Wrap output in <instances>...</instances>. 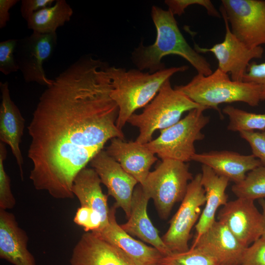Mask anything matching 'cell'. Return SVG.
I'll return each instance as SVG.
<instances>
[{"label": "cell", "instance_id": "2e32d148", "mask_svg": "<svg viewBox=\"0 0 265 265\" xmlns=\"http://www.w3.org/2000/svg\"><path fill=\"white\" fill-rule=\"evenodd\" d=\"M116 208L110 209L108 224L104 229L93 233L101 239L121 249L136 265H155L160 263L163 257L156 248L132 238L116 221Z\"/></svg>", "mask_w": 265, "mask_h": 265}, {"label": "cell", "instance_id": "d6986e66", "mask_svg": "<svg viewBox=\"0 0 265 265\" xmlns=\"http://www.w3.org/2000/svg\"><path fill=\"white\" fill-rule=\"evenodd\" d=\"M191 160L209 166L217 175L226 177L235 184L241 182L247 172L261 165L260 160L252 154L244 155L226 150L195 153Z\"/></svg>", "mask_w": 265, "mask_h": 265}, {"label": "cell", "instance_id": "277c9868", "mask_svg": "<svg viewBox=\"0 0 265 265\" xmlns=\"http://www.w3.org/2000/svg\"><path fill=\"white\" fill-rule=\"evenodd\" d=\"M174 88L196 104L217 110L220 115L218 106L221 104L240 102L256 106L261 101L259 85L234 81L218 68L208 76L197 73L187 84Z\"/></svg>", "mask_w": 265, "mask_h": 265}, {"label": "cell", "instance_id": "836d02e7", "mask_svg": "<svg viewBox=\"0 0 265 265\" xmlns=\"http://www.w3.org/2000/svg\"><path fill=\"white\" fill-rule=\"evenodd\" d=\"M242 81L251 82L261 87V101L265 100V62H251L248 66Z\"/></svg>", "mask_w": 265, "mask_h": 265}, {"label": "cell", "instance_id": "d4e9b609", "mask_svg": "<svg viewBox=\"0 0 265 265\" xmlns=\"http://www.w3.org/2000/svg\"><path fill=\"white\" fill-rule=\"evenodd\" d=\"M229 123L227 130L239 132L243 131H265V113H256L228 105L222 109Z\"/></svg>", "mask_w": 265, "mask_h": 265}, {"label": "cell", "instance_id": "44dd1931", "mask_svg": "<svg viewBox=\"0 0 265 265\" xmlns=\"http://www.w3.org/2000/svg\"><path fill=\"white\" fill-rule=\"evenodd\" d=\"M28 238L13 214L0 209V257L14 265H36Z\"/></svg>", "mask_w": 265, "mask_h": 265}, {"label": "cell", "instance_id": "e0dca14e", "mask_svg": "<svg viewBox=\"0 0 265 265\" xmlns=\"http://www.w3.org/2000/svg\"><path fill=\"white\" fill-rule=\"evenodd\" d=\"M106 151L140 185L144 182L151 166L158 159L144 144L135 141L126 142L118 137L110 140Z\"/></svg>", "mask_w": 265, "mask_h": 265}, {"label": "cell", "instance_id": "5b68a950", "mask_svg": "<svg viewBox=\"0 0 265 265\" xmlns=\"http://www.w3.org/2000/svg\"><path fill=\"white\" fill-rule=\"evenodd\" d=\"M201 106L181 91L173 88L168 80L143 111L140 114L133 113L127 122L139 129L135 141L145 144L152 140L156 131L172 126L180 120L184 112Z\"/></svg>", "mask_w": 265, "mask_h": 265}, {"label": "cell", "instance_id": "30bf717a", "mask_svg": "<svg viewBox=\"0 0 265 265\" xmlns=\"http://www.w3.org/2000/svg\"><path fill=\"white\" fill-rule=\"evenodd\" d=\"M57 39L56 33L36 32L18 39L15 56L26 82H35L46 87L53 83V80L47 77L43 65L53 54Z\"/></svg>", "mask_w": 265, "mask_h": 265}, {"label": "cell", "instance_id": "ac0fdd59", "mask_svg": "<svg viewBox=\"0 0 265 265\" xmlns=\"http://www.w3.org/2000/svg\"><path fill=\"white\" fill-rule=\"evenodd\" d=\"M150 199L139 184L135 187L132 199L131 214L128 221L120 225L130 235L137 237L142 241L150 244L163 256L172 253L160 237L159 232L149 218L147 205Z\"/></svg>", "mask_w": 265, "mask_h": 265}, {"label": "cell", "instance_id": "52a82bcc", "mask_svg": "<svg viewBox=\"0 0 265 265\" xmlns=\"http://www.w3.org/2000/svg\"><path fill=\"white\" fill-rule=\"evenodd\" d=\"M193 179L189 165L186 162L165 159L155 170L150 172L141 185L144 191L153 200L159 216L165 219L174 205L183 200L188 182Z\"/></svg>", "mask_w": 265, "mask_h": 265}, {"label": "cell", "instance_id": "ba28073f", "mask_svg": "<svg viewBox=\"0 0 265 265\" xmlns=\"http://www.w3.org/2000/svg\"><path fill=\"white\" fill-rule=\"evenodd\" d=\"M232 33L247 47L265 45V0H222Z\"/></svg>", "mask_w": 265, "mask_h": 265}, {"label": "cell", "instance_id": "4dcf8cb0", "mask_svg": "<svg viewBox=\"0 0 265 265\" xmlns=\"http://www.w3.org/2000/svg\"><path fill=\"white\" fill-rule=\"evenodd\" d=\"M74 222L86 232H95L100 230L102 219L100 214L92 209L80 206L76 212Z\"/></svg>", "mask_w": 265, "mask_h": 265}, {"label": "cell", "instance_id": "cb8c5ba5", "mask_svg": "<svg viewBox=\"0 0 265 265\" xmlns=\"http://www.w3.org/2000/svg\"><path fill=\"white\" fill-rule=\"evenodd\" d=\"M73 10L65 0H55L53 5L41 9L26 21L28 29L42 34L56 33V29L70 20Z\"/></svg>", "mask_w": 265, "mask_h": 265}, {"label": "cell", "instance_id": "484cf974", "mask_svg": "<svg viewBox=\"0 0 265 265\" xmlns=\"http://www.w3.org/2000/svg\"><path fill=\"white\" fill-rule=\"evenodd\" d=\"M232 191L237 198H265V167L260 165L249 171L243 181L232 186Z\"/></svg>", "mask_w": 265, "mask_h": 265}, {"label": "cell", "instance_id": "7402d4cb", "mask_svg": "<svg viewBox=\"0 0 265 265\" xmlns=\"http://www.w3.org/2000/svg\"><path fill=\"white\" fill-rule=\"evenodd\" d=\"M201 182L205 191L206 202L203 211L195 225L194 239H198L216 221L215 214L219 208L228 202L226 189L230 181L217 175L212 168L202 165Z\"/></svg>", "mask_w": 265, "mask_h": 265}, {"label": "cell", "instance_id": "d6a6232c", "mask_svg": "<svg viewBox=\"0 0 265 265\" xmlns=\"http://www.w3.org/2000/svg\"><path fill=\"white\" fill-rule=\"evenodd\" d=\"M239 135L249 143L252 155L260 160L261 165L265 167V131H243Z\"/></svg>", "mask_w": 265, "mask_h": 265}, {"label": "cell", "instance_id": "1f68e13d", "mask_svg": "<svg viewBox=\"0 0 265 265\" xmlns=\"http://www.w3.org/2000/svg\"><path fill=\"white\" fill-rule=\"evenodd\" d=\"M239 265H265V239L260 238L245 248Z\"/></svg>", "mask_w": 265, "mask_h": 265}, {"label": "cell", "instance_id": "f1b7e54d", "mask_svg": "<svg viewBox=\"0 0 265 265\" xmlns=\"http://www.w3.org/2000/svg\"><path fill=\"white\" fill-rule=\"evenodd\" d=\"M18 39H9L0 43V71L5 75L19 70L15 51Z\"/></svg>", "mask_w": 265, "mask_h": 265}, {"label": "cell", "instance_id": "9c48e42d", "mask_svg": "<svg viewBox=\"0 0 265 265\" xmlns=\"http://www.w3.org/2000/svg\"><path fill=\"white\" fill-rule=\"evenodd\" d=\"M201 178V173L197 174L189 183L179 208L171 219L168 229L161 237L172 253L185 252L189 249L191 230L198 220L202 212L201 207L206 202Z\"/></svg>", "mask_w": 265, "mask_h": 265}, {"label": "cell", "instance_id": "f546056e", "mask_svg": "<svg viewBox=\"0 0 265 265\" xmlns=\"http://www.w3.org/2000/svg\"><path fill=\"white\" fill-rule=\"evenodd\" d=\"M164 2L174 16L182 15L190 5H198L204 7L210 16L216 18L221 17L220 13L210 0H166Z\"/></svg>", "mask_w": 265, "mask_h": 265}, {"label": "cell", "instance_id": "83f0119b", "mask_svg": "<svg viewBox=\"0 0 265 265\" xmlns=\"http://www.w3.org/2000/svg\"><path fill=\"white\" fill-rule=\"evenodd\" d=\"M7 156L5 144L0 142V209L7 210L13 208L16 200L13 196L10 179L4 167V160Z\"/></svg>", "mask_w": 265, "mask_h": 265}, {"label": "cell", "instance_id": "9a60e30c", "mask_svg": "<svg viewBox=\"0 0 265 265\" xmlns=\"http://www.w3.org/2000/svg\"><path fill=\"white\" fill-rule=\"evenodd\" d=\"M71 265H136L118 247L86 232L73 248Z\"/></svg>", "mask_w": 265, "mask_h": 265}, {"label": "cell", "instance_id": "5bb4252c", "mask_svg": "<svg viewBox=\"0 0 265 265\" xmlns=\"http://www.w3.org/2000/svg\"><path fill=\"white\" fill-rule=\"evenodd\" d=\"M196 247L212 257L219 265H239L245 248L227 227L216 220L191 248Z\"/></svg>", "mask_w": 265, "mask_h": 265}, {"label": "cell", "instance_id": "e575fe53", "mask_svg": "<svg viewBox=\"0 0 265 265\" xmlns=\"http://www.w3.org/2000/svg\"><path fill=\"white\" fill-rule=\"evenodd\" d=\"M54 0H22L20 7L21 14L26 21L34 13L52 5Z\"/></svg>", "mask_w": 265, "mask_h": 265}, {"label": "cell", "instance_id": "8992f818", "mask_svg": "<svg viewBox=\"0 0 265 265\" xmlns=\"http://www.w3.org/2000/svg\"><path fill=\"white\" fill-rule=\"evenodd\" d=\"M207 109L201 106L191 110L184 118L161 130L159 137L144 145L162 160H191L196 153L195 142L205 137L202 130L210 121V117L204 114Z\"/></svg>", "mask_w": 265, "mask_h": 265}, {"label": "cell", "instance_id": "8fae6325", "mask_svg": "<svg viewBox=\"0 0 265 265\" xmlns=\"http://www.w3.org/2000/svg\"><path fill=\"white\" fill-rule=\"evenodd\" d=\"M220 14L225 26L222 42L210 48H202L195 43L194 49L199 53H212L218 61L217 68L226 74L230 73L233 80L242 81L251 61L262 58L264 50L262 47L254 49L247 47L232 33L224 14Z\"/></svg>", "mask_w": 265, "mask_h": 265}, {"label": "cell", "instance_id": "ffe728a7", "mask_svg": "<svg viewBox=\"0 0 265 265\" xmlns=\"http://www.w3.org/2000/svg\"><path fill=\"white\" fill-rule=\"evenodd\" d=\"M1 101L0 106V140L11 148L19 166L22 180L24 179L23 156L20 143L23 135L25 119L12 100L8 83L0 82Z\"/></svg>", "mask_w": 265, "mask_h": 265}, {"label": "cell", "instance_id": "8d00e7d4", "mask_svg": "<svg viewBox=\"0 0 265 265\" xmlns=\"http://www.w3.org/2000/svg\"><path fill=\"white\" fill-rule=\"evenodd\" d=\"M258 202L262 208V213L263 214L264 220V227L261 238L265 239V198L259 199L258 200Z\"/></svg>", "mask_w": 265, "mask_h": 265}, {"label": "cell", "instance_id": "4fadbf2b", "mask_svg": "<svg viewBox=\"0 0 265 265\" xmlns=\"http://www.w3.org/2000/svg\"><path fill=\"white\" fill-rule=\"evenodd\" d=\"M90 165L107 188V195L114 199L113 206L121 208L128 218L133 192L139 184L137 181L103 150L91 160Z\"/></svg>", "mask_w": 265, "mask_h": 265}, {"label": "cell", "instance_id": "6da1fadb", "mask_svg": "<svg viewBox=\"0 0 265 265\" xmlns=\"http://www.w3.org/2000/svg\"><path fill=\"white\" fill-rule=\"evenodd\" d=\"M107 63L85 55L61 72L43 91L27 130L29 179L56 199L73 198L77 174L109 140L124 134L110 97Z\"/></svg>", "mask_w": 265, "mask_h": 265}, {"label": "cell", "instance_id": "74e56055", "mask_svg": "<svg viewBox=\"0 0 265 265\" xmlns=\"http://www.w3.org/2000/svg\"><path fill=\"white\" fill-rule=\"evenodd\" d=\"M165 265L159 263V264H156V265Z\"/></svg>", "mask_w": 265, "mask_h": 265}, {"label": "cell", "instance_id": "7a4b0ae2", "mask_svg": "<svg viewBox=\"0 0 265 265\" xmlns=\"http://www.w3.org/2000/svg\"><path fill=\"white\" fill-rule=\"evenodd\" d=\"M151 15L157 31L156 39L149 46H144L141 42L132 53V61L138 69H147L150 73L162 70L165 68L162 59L174 54L186 59L198 74L208 76L213 72L208 60L187 43L174 15L168 9L154 5Z\"/></svg>", "mask_w": 265, "mask_h": 265}, {"label": "cell", "instance_id": "7c38bea8", "mask_svg": "<svg viewBox=\"0 0 265 265\" xmlns=\"http://www.w3.org/2000/svg\"><path fill=\"white\" fill-rule=\"evenodd\" d=\"M217 219L227 227L245 248L262 237L264 217L253 200L237 198L228 201L220 209Z\"/></svg>", "mask_w": 265, "mask_h": 265}, {"label": "cell", "instance_id": "3957f363", "mask_svg": "<svg viewBox=\"0 0 265 265\" xmlns=\"http://www.w3.org/2000/svg\"><path fill=\"white\" fill-rule=\"evenodd\" d=\"M188 68L187 66L172 67L150 73L109 66L107 72L112 85L110 97L119 109L117 127L121 130L135 110L149 104L172 76Z\"/></svg>", "mask_w": 265, "mask_h": 265}, {"label": "cell", "instance_id": "4316f807", "mask_svg": "<svg viewBox=\"0 0 265 265\" xmlns=\"http://www.w3.org/2000/svg\"><path fill=\"white\" fill-rule=\"evenodd\" d=\"M160 263L165 265H219L212 257L196 247L164 256Z\"/></svg>", "mask_w": 265, "mask_h": 265}, {"label": "cell", "instance_id": "603a6c76", "mask_svg": "<svg viewBox=\"0 0 265 265\" xmlns=\"http://www.w3.org/2000/svg\"><path fill=\"white\" fill-rule=\"evenodd\" d=\"M101 180L92 168H84L75 177L72 188V192L80 202V206L92 209L101 217L100 230L108 224L110 209L107 205V196L102 191Z\"/></svg>", "mask_w": 265, "mask_h": 265}, {"label": "cell", "instance_id": "d590c367", "mask_svg": "<svg viewBox=\"0 0 265 265\" xmlns=\"http://www.w3.org/2000/svg\"><path fill=\"white\" fill-rule=\"evenodd\" d=\"M19 0H0V28L4 27L10 20L9 10Z\"/></svg>", "mask_w": 265, "mask_h": 265}]
</instances>
